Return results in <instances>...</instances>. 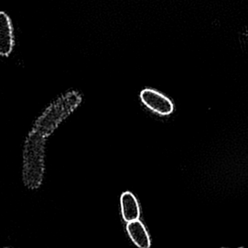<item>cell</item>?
Listing matches in <instances>:
<instances>
[{"label":"cell","mask_w":248,"mask_h":248,"mask_svg":"<svg viewBox=\"0 0 248 248\" xmlns=\"http://www.w3.org/2000/svg\"><path fill=\"white\" fill-rule=\"evenodd\" d=\"M126 231L130 238L137 247L149 248L151 246L148 232L140 220L127 223Z\"/></svg>","instance_id":"obj_3"},{"label":"cell","mask_w":248,"mask_h":248,"mask_svg":"<svg viewBox=\"0 0 248 248\" xmlns=\"http://www.w3.org/2000/svg\"><path fill=\"white\" fill-rule=\"evenodd\" d=\"M140 99L148 109L160 115H169L174 106L171 100L162 93L153 89L147 88L140 93Z\"/></svg>","instance_id":"obj_1"},{"label":"cell","mask_w":248,"mask_h":248,"mask_svg":"<svg viewBox=\"0 0 248 248\" xmlns=\"http://www.w3.org/2000/svg\"><path fill=\"white\" fill-rule=\"evenodd\" d=\"M122 216L125 222L140 219V208L137 199L132 193L124 192L121 198Z\"/></svg>","instance_id":"obj_4"},{"label":"cell","mask_w":248,"mask_h":248,"mask_svg":"<svg viewBox=\"0 0 248 248\" xmlns=\"http://www.w3.org/2000/svg\"><path fill=\"white\" fill-rule=\"evenodd\" d=\"M15 46L14 29L10 16L0 11V56L8 57Z\"/></svg>","instance_id":"obj_2"}]
</instances>
